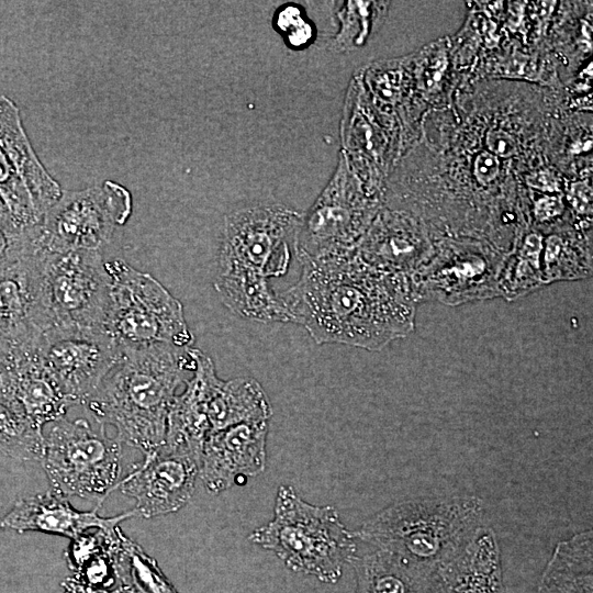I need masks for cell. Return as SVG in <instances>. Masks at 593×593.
I'll return each instance as SVG.
<instances>
[{
  "instance_id": "33",
  "label": "cell",
  "mask_w": 593,
  "mask_h": 593,
  "mask_svg": "<svg viewBox=\"0 0 593 593\" xmlns=\"http://www.w3.org/2000/svg\"><path fill=\"white\" fill-rule=\"evenodd\" d=\"M564 204L559 195H545L534 203V216L537 222H549L563 213Z\"/></svg>"
},
{
  "instance_id": "35",
  "label": "cell",
  "mask_w": 593,
  "mask_h": 593,
  "mask_svg": "<svg viewBox=\"0 0 593 593\" xmlns=\"http://www.w3.org/2000/svg\"><path fill=\"white\" fill-rule=\"evenodd\" d=\"M303 22L301 11L295 5H287L276 15V24L281 31H290Z\"/></svg>"
},
{
  "instance_id": "22",
  "label": "cell",
  "mask_w": 593,
  "mask_h": 593,
  "mask_svg": "<svg viewBox=\"0 0 593 593\" xmlns=\"http://www.w3.org/2000/svg\"><path fill=\"white\" fill-rule=\"evenodd\" d=\"M271 414L269 399L257 380L239 377L223 381L215 368L210 372L206 417L211 432L240 423L269 421Z\"/></svg>"
},
{
  "instance_id": "25",
  "label": "cell",
  "mask_w": 593,
  "mask_h": 593,
  "mask_svg": "<svg viewBox=\"0 0 593 593\" xmlns=\"http://www.w3.org/2000/svg\"><path fill=\"white\" fill-rule=\"evenodd\" d=\"M542 245L544 236L530 232L506 256L499 279L500 296L512 301L544 287L540 267Z\"/></svg>"
},
{
  "instance_id": "36",
  "label": "cell",
  "mask_w": 593,
  "mask_h": 593,
  "mask_svg": "<svg viewBox=\"0 0 593 593\" xmlns=\"http://www.w3.org/2000/svg\"><path fill=\"white\" fill-rule=\"evenodd\" d=\"M312 37V26L305 21L289 31L288 40L292 46H301Z\"/></svg>"
},
{
  "instance_id": "15",
  "label": "cell",
  "mask_w": 593,
  "mask_h": 593,
  "mask_svg": "<svg viewBox=\"0 0 593 593\" xmlns=\"http://www.w3.org/2000/svg\"><path fill=\"white\" fill-rule=\"evenodd\" d=\"M40 337L8 347L0 370V392L43 429L64 418L74 405L46 370L37 349Z\"/></svg>"
},
{
  "instance_id": "5",
  "label": "cell",
  "mask_w": 593,
  "mask_h": 593,
  "mask_svg": "<svg viewBox=\"0 0 593 593\" xmlns=\"http://www.w3.org/2000/svg\"><path fill=\"white\" fill-rule=\"evenodd\" d=\"M248 539L273 552L290 570L336 583L357 556L356 536L335 507L305 502L293 486L278 488L273 517Z\"/></svg>"
},
{
  "instance_id": "12",
  "label": "cell",
  "mask_w": 593,
  "mask_h": 593,
  "mask_svg": "<svg viewBox=\"0 0 593 593\" xmlns=\"http://www.w3.org/2000/svg\"><path fill=\"white\" fill-rule=\"evenodd\" d=\"M37 349L46 370L72 405H83L124 355L98 328L51 327L38 338Z\"/></svg>"
},
{
  "instance_id": "24",
  "label": "cell",
  "mask_w": 593,
  "mask_h": 593,
  "mask_svg": "<svg viewBox=\"0 0 593 593\" xmlns=\"http://www.w3.org/2000/svg\"><path fill=\"white\" fill-rule=\"evenodd\" d=\"M351 564L356 572L354 593H421L427 578L392 553L377 548L356 556Z\"/></svg>"
},
{
  "instance_id": "6",
  "label": "cell",
  "mask_w": 593,
  "mask_h": 593,
  "mask_svg": "<svg viewBox=\"0 0 593 593\" xmlns=\"http://www.w3.org/2000/svg\"><path fill=\"white\" fill-rule=\"evenodd\" d=\"M110 278L103 331L124 350L159 345L192 347L181 302L157 279L123 259L104 261Z\"/></svg>"
},
{
  "instance_id": "9",
  "label": "cell",
  "mask_w": 593,
  "mask_h": 593,
  "mask_svg": "<svg viewBox=\"0 0 593 593\" xmlns=\"http://www.w3.org/2000/svg\"><path fill=\"white\" fill-rule=\"evenodd\" d=\"M31 246L41 257L42 295L51 327L103 331L110 278L101 250L45 253Z\"/></svg>"
},
{
  "instance_id": "26",
  "label": "cell",
  "mask_w": 593,
  "mask_h": 593,
  "mask_svg": "<svg viewBox=\"0 0 593 593\" xmlns=\"http://www.w3.org/2000/svg\"><path fill=\"white\" fill-rule=\"evenodd\" d=\"M44 432L0 392V452L23 461H41Z\"/></svg>"
},
{
  "instance_id": "40",
  "label": "cell",
  "mask_w": 593,
  "mask_h": 593,
  "mask_svg": "<svg viewBox=\"0 0 593 593\" xmlns=\"http://www.w3.org/2000/svg\"><path fill=\"white\" fill-rule=\"evenodd\" d=\"M0 210H4L3 205L1 204V202H0ZM4 211H5V210H4Z\"/></svg>"
},
{
  "instance_id": "4",
  "label": "cell",
  "mask_w": 593,
  "mask_h": 593,
  "mask_svg": "<svg viewBox=\"0 0 593 593\" xmlns=\"http://www.w3.org/2000/svg\"><path fill=\"white\" fill-rule=\"evenodd\" d=\"M482 517L475 495L425 494L387 506L354 534L428 577L470 541Z\"/></svg>"
},
{
  "instance_id": "8",
  "label": "cell",
  "mask_w": 593,
  "mask_h": 593,
  "mask_svg": "<svg viewBox=\"0 0 593 593\" xmlns=\"http://www.w3.org/2000/svg\"><path fill=\"white\" fill-rule=\"evenodd\" d=\"M131 212L130 191L114 181L66 191L42 222L30 230V239L45 253L101 250Z\"/></svg>"
},
{
  "instance_id": "38",
  "label": "cell",
  "mask_w": 593,
  "mask_h": 593,
  "mask_svg": "<svg viewBox=\"0 0 593 593\" xmlns=\"http://www.w3.org/2000/svg\"><path fill=\"white\" fill-rule=\"evenodd\" d=\"M112 593H139L134 588L127 584H122L120 588H118Z\"/></svg>"
},
{
  "instance_id": "2",
  "label": "cell",
  "mask_w": 593,
  "mask_h": 593,
  "mask_svg": "<svg viewBox=\"0 0 593 593\" xmlns=\"http://www.w3.org/2000/svg\"><path fill=\"white\" fill-rule=\"evenodd\" d=\"M300 212L281 204L255 205L225 219L214 288L223 304L240 317L289 323L270 278L288 271L296 255Z\"/></svg>"
},
{
  "instance_id": "23",
  "label": "cell",
  "mask_w": 593,
  "mask_h": 593,
  "mask_svg": "<svg viewBox=\"0 0 593 593\" xmlns=\"http://www.w3.org/2000/svg\"><path fill=\"white\" fill-rule=\"evenodd\" d=\"M537 593H592V533L558 545Z\"/></svg>"
},
{
  "instance_id": "10",
  "label": "cell",
  "mask_w": 593,
  "mask_h": 593,
  "mask_svg": "<svg viewBox=\"0 0 593 593\" xmlns=\"http://www.w3.org/2000/svg\"><path fill=\"white\" fill-rule=\"evenodd\" d=\"M24 132L20 111L0 94V202L23 231L38 225L61 197Z\"/></svg>"
},
{
  "instance_id": "28",
  "label": "cell",
  "mask_w": 593,
  "mask_h": 593,
  "mask_svg": "<svg viewBox=\"0 0 593 593\" xmlns=\"http://www.w3.org/2000/svg\"><path fill=\"white\" fill-rule=\"evenodd\" d=\"M121 547L118 553V571L122 584L139 593H178L165 577L156 560L143 548L120 532Z\"/></svg>"
},
{
  "instance_id": "7",
  "label": "cell",
  "mask_w": 593,
  "mask_h": 593,
  "mask_svg": "<svg viewBox=\"0 0 593 593\" xmlns=\"http://www.w3.org/2000/svg\"><path fill=\"white\" fill-rule=\"evenodd\" d=\"M94 428L86 418L65 417L44 434L42 467L51 490L78 496L100 506L121 481L122 444Z\"/></svg>"
},
{
  "instance_id": "21",
  "label": "cell",
  "mask_w": 593,
  "mask_h": 593,
  "mask_svg": "<svg viewBox=\"0 0 593 593\" xmlns=\"http://www.w3.org/2000/svg\"><path fill=\"white\" fill-rule=\"evenodd\" d=\"M212 359L197 349L195 369L177 394L169 410L165 443L191 450L201 458L203 444L211 432L206 417V387Z\"/></svg>"
},
{
  "instance_id": "11",
  "label": "cell",
  "mask_w": 593,
  "mask_h": 593,
  "mask_svg": "<svg viewBox=\"0 0 593 593\" xmlns=\"http://www.w3.org/2000/svg\"><path fill=\"white\" fill-rule=\"evenodd\" d=\"M506 256L483 242L443 239L410 279L418 302L460 305L493 299L500 296L499 279Z\"/></svg>"
},
{
  "instance_id": "30",
  "label": "cell",
  "mask_w": 593,
  "mask_h": 593,
  "mask_svg": "<svg viewBox=\"0 0 593 593\" xmlns=\"http://www.w3.org/2000/svg\"><path fill=\"white\" fill-rule=\"evenodd\" d=\"M500 170L501 161L499 157L488 150L477 155L473 163V176L480 186H490L499 177Z\"/></svg>"
},
{
  "instance_id": "17",
  "label": "cell",
  "mask_w": 593,
  "mask_h": 593,
  "mask_svg": "<svg viewBox=\"0 0 593 593\" xmlns=\"http://www.w3.org/2000/svg\"><path fill=\"white\" fill-rule=\"evenodd\" d=\"M41 278V257L30 245L0 271V342L8 347L35 339L51 327Z\"/></svg>"
},
{
  "instance_id": "39",
  "label": "cell",
  "mask_w": 593,
  "mask_h": 593,
  "mask_svg": "<svg viewBox=\"0 0 593 593\" xmlns=\"http://www.w3.org/2000/svg\"><path fill=\"white\" fill-rule=\"evenodd\" d=\"M8 346L0 342V370L2 368L5 355H7Z\"/></svg>"
},
{
  "instance_id": "31",
  "label": "cell",
  "mask_w": 593,
  "mask_h": 593,
  "mask_svg": "<svg viewBox=\"0 0 593 593\" xmlns=\"http://www.w3.org/2000/svg\"><path fill=\"white\" fill-rule=\"evenodd\" d=\"M485 145L488 152L499 158L514 156L518 150L515 138L510 133L501 128H493L486 133Z\"/></svg>"
},
{
  "instance_id": "27",
  "label": "cell",
  "mask_w": 593,
  "mask_h": 593,
  "mask_svg": "<svg viewBox=\"0 0 593 593\" xmlns=\"http://www.w3.org/2000/svg\"><path fill=\"white\" fill-rule=\"evenodd\" d=\"M544 286L557 281L585 279L592 275L591 247H579L558 234L544 237L540 258Z\"/></svg>"
},
{
  "instance_id": "18",
  "label": "cell",
  "mask_w": 593,
  "mask_h": 593,
  "mask_svg": "<svg viewBox=\"0 0 593 593\" xmlns=\"http://www.w3.org/2000/svg\"><path fill=\"white\" fill-rule=\"evenodd\" d=\"M434 250L435 244L422 224L407 214L385 211L374 217L356 254L382 272L411 277Z\"/></svg>"
},
{
  "instance_id": "19",
  "label": "cell",
  "mask_w": 593,
  "mask_h": 593,
  "mask_svg": "<svg viewBox=\"0 0 593 593\" xmlns=\"http://www.w3.org/2000/svg\"><path fill=\"white\" fill-rule=\"evenodd\" d=\"M92 511L76 510L68 499L53 490L19 499L11 510L0 517V532L14 530L23 534L37 532L77 538L90 529L113 530L126 518L136 517L134 510L103 517Z\"/></svg>"
},
{
  "instance_id": "16",
  "label": "cell",
  "mask_w": 593,
  "mask_h": 593,
  "mask_svg": "<svg viewBox=\"0 0 593 593\" xmlns=\"http://www.w3.org/2000/svg\"><path fill=\"white\" fill-rule=\"evenodd\" d=\"M268 430L269 421H258L209 433L202 448L199 477L210 494H220L240 480L265 471Z\"/></svg>"
},
{
  "instance_id": "1",
  "label": "cell",
  "mask_w": 593,
  "mask_h": 593,
  "mask_svg": "<svg viewBox=\"0 0 593 593\" xmlns=\"http://www.w3.org/2000/svg\"><path fill=\"white\" fill-rule=\"evenodd\" d=\"M300 262L299 280L279 295L289 323L316 344L381 350L414 331L419 302L410 277L382 272L356 250Z\"/></svg>"
},
{
  "instance_id": "37",
  "label": "cell",
  "mask_w": 593,
  "mask_h": 593,
  "mask_svg": "<svg viewBox=\"0 0 593 593\" xmlns=\"http://www.w3.org/2000/svg\"><path fill=\"white\" fill-rule=\"evenodd\" d=\"M64 593H112L104 590L93 589L76 581L72 577L65 579L61 583Z\"/></svg>"
},
{
  "instance_id": "13",
  "label": "cell",
  "mask_w": 593,
  "mask_h": 593,
  "mask_svg": "<svg viewBox=\"0 0 593 593\" xmlns=\"http://www.w3.org/2000/svg\"><path fill=\"white\" fill-rule=\"evenodd\" d=\"M378 212L369 198L345 180L335 181L318 198L298 234L299 260L355 251Z\"/></svg>"
},
{
  "instance_id": "29",
  "label": "cell",
  "mask_w": 593,
  "mask_h": 593,
  "mask_svg": "<svg viewBox=\"0 0 593 593\" xmlns=\"http://www.w3.org/2000/svg\"><path fill=\"white\" fill-rule=\"evenodd\" d=\"M29 232L20 230L4 210H0V271L27 249Z\"/></svg>"
},
{
  "instance_id": "14",
  "label": "cell",
  "mask_w": 593,
  "mask_h": 593,
  "mask_svg": "<svg viewBox=\"0 0 593 593\" xmlns=\"http://www.w3.org/2000/svg\"><path fill=\"white\" fill-rule=\"evenodd\" d=\"M200 457L182 447L163 444L144 456L121 479L118 489L136 502V517L152 518L177 512L192 497Z\"/></svg>"
},
{
  "instance_id": "3",
  "label": "cell",
  "mask_w": 593,
  "mask_h": 593,
  "mask_svg": "<svg viewBox=\"0 0 593 593\" xmlns=\"http://www.w3.org/2000/svg\"><path fill=\"white\" fill-rule=\"evenodd\" d=\"M197 349L159 345L124 350L83 405L96 423L115 428L121 444L147 456L165 443L169 410L195 369Z\"/></svg>"
},
{
  "instance_id": "34",
  "label": "cell",
  "mask_w": 593,
  "mask_h": 593,
  "mask_svg": "<svg viewBox=\"0 0 593 593\" xmlns=\"http://www.w3.org/2000/svg\"><path fill=\"white\" fill-rule=\"evenodd\" d=\"M528 187L539 191L555 193L560 191V182L558 177L549 170H539L526 177Z\"/></svg>"
},
{
  "instance_id": "32",
  "label": "cell",
  "mask_w": 593,
  "mask_h": 593,
  "mask_svg": "<svg viewBox=\"0 0 593 593\" xmlns=\"http://www.w3.org/2000/svg\"><path fill=\"white\" fill-rule=\"evenodd\" d=\"M572 209L580 215L592 213V189L586 181L573 182L568 191Z\"/></svg>"
},
{
  "instance_id": "20",
  "label": "cell",
  "mask_w": 593,
  "mask_h": 593,
  "mask_svg": "<svg viewBox=\"0 0 593 593\" xmlns=\"http://www.w3.org/2000/svg\"><path fill=\"white\" fill-rule=\"evenodd\" d=\"M421 593H503L494 532L481 526L470 541L425 579Z\"/></svg>"
}]
</instances>
